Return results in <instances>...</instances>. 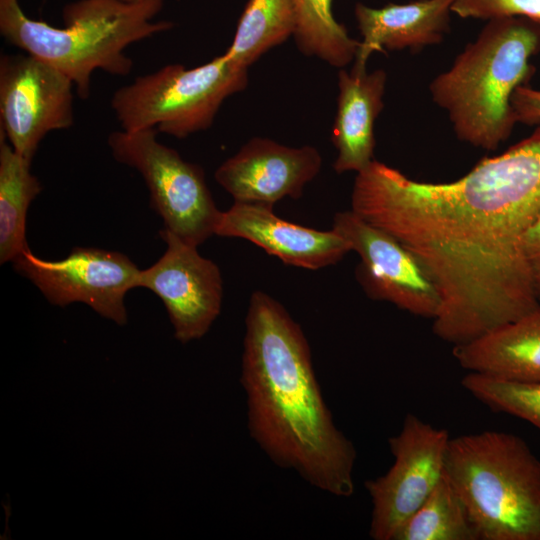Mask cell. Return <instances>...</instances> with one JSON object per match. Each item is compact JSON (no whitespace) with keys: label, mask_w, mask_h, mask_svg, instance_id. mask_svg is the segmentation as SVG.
<instances>
[{"label":"cell","mask_w":540,"mask_h":540,"mask_svg":"<svg viewBox=\"0 0 540 540\" xmlns=\"http://www.w3.org/2000/svg\"><path fill=\"white\" fill-rule=\"evenodd\" d=\"M351 210L419 259L440 297L433 333L454 346L540 305L525 237L540 216V127L447 183L410 179L373 160Z\"/></svg>","instance_id":"obj_1"},{"label":"cell","mask_w":540,"mask_h":540,"mask_svg":"<svg viewBox=\"0 0 540 540\" xmlns=\"http://www.w3.org/2000/svg\"><path fill=\"white\" fill-rule=\"evenodd\" d=\"M240 381L249 434L266 456L323 492L352 496L356 449L326 405L301 326L263 291L250 296Z\"/></svg>","instance_id":"obj_2"},{"label":"cell","mask_w":540,"mask_h":540,"mask_svg":"<svg viewBox=\"0 0 540 540\" xmlns=\"http://www.w3.org/2000/svg\"><path fill=\"white\" fill-rule=\"evenodd\" d=\"M163 0H76L62 9L63 27L30 18L19 0H0V33L12 46L54 66L74 84L81 99L91 93L96 70L126 76L131 44L165 32L170 21H154Z\"/></svg>","instance_id":"obj_3"},{"label":"cell","mask_w":540,"mask_h":540,"mask_svg":"<svg viewBox=\"0 0 540 540\" xmlns=\"http://www.w3.org/2000/svg\"><path fill=\"white\" fill-rule=\"evenodd\" d=\"M540 52V21L526 17L489 20L475 42L430 84L433 100L448 112L464 142L495 150L516 123L511 97L534 72Z\"/></svg>","instance_id":"obj_4"},{"label":"cell","mask_w":540,"mask_h":540,"mask_svg":"<svg viewBox=\"0 0 540 540\" xmlns=\"http://www.w3.org/2000/svg\"><path fill=\"white\" fill-rule=\"evenodd\" d=\"M445 474L479 540H540V460L521 437L483 431L450 438Z\"/></svg>","instance_id":"obj_5"},{"label":"cell","mask_w":540,"mask_h":540,"mask_svg":"<svg viewBox=\"0 0 540 540\" xmlns=\"http://www.w3.org/2000/svg\"><path fill=\"white\" fill-rule=\"evenodd\" d=\"M248 68L225 54L186 68L169 64L117 89L111 107L122 130L157 129L178 139L208 129L229 96L245 89Z\"/></svg>","instance_id":"obj_6"},{"label":"cell","mask_w":540,"mask_h":540,"mask_svg":"<svg viewBox=\"0 0 540 540\" xmlns=\"http://www.w3.org/2000/svg\"><path fill=\"white\" fill-rule=\"evenodd\" d=\"M157 130L114 131L108 146L116 161L136 169L150 193V204L164 228L198 247L215 234L221 211L203 169L157 140Z\"/></svg>","instance_id":"obj_7"},{"label":"cell","mask_w":540,"mask_h":540,"mask_svg":"<svg viewBox=\"0 0 540 540\" xmlns=\"http://www.w3.org/2000/svg\"><path fill=\"white\" fill-rule=\"evenodd\" d=\"M449 440L445 429L414 414L405 416L399 434L388 439L393 465L384 475L365 482L372 502V539L393 540L434 490L445 474Z\"/></svg>","instance_id":"obj_8"},{"label":"cell","mask_w":540,"mask_h":540,"mask_svg":"<svg viewBox=\"0 0 540 540\" xmlns=\"http://www.w3.org/2000/svg\"><path fill=\"white\" fill-rule=\"evenodd\" d=\"M73 82L54 66L27 53L0 57V136L32 161L51 131L74 123Z\"/></svg>","instance_id":"obj_9"},{"label":"cell","mask_w":540,"mask_h":540,"mask_svg":"<svg viewBox=\"0 0 540 540\" xmlns=\"http://www.w3.org/2000/svg\"><path fill=\"white\" fill-rule=\"evenodd\" d=\"M12 264L51 304L84 303L119 325L127 322L124 299L138 287L141 271L125 254L89 247H75L57 261L42 259L28 247Z\"/></svg>","instance_id":"obj_10"},{"label":"cell","mask_w":540,"mask_h":540,"mask_svg":"<svg viewBox=\"0 0 540 540\" xmlns=\"http://www.w3.org/2000/svg\"><path fill=\"white\" fill-rule=\"evenodd\" d=\"M332 229L342 235L361 261L355 275L365 294L413 315L434 319L439 293L413 252L392 235L364 221L352 210L338 212Z\"/></svg>","instance_id":"obj_11"},{"label":"cell","mask_w":540,"mask_h":540,"mask_svg":"<svg viewBox=\"0 0 540 540\" xmlns=\"http://www.w3.org/2000/svg\"><path fill=\"white\" fill-rule=\"evenodd\" d=\"M164 254L141 270L138 287L149 289L163 302L181 343L203 337L220 314L223 280L217 264L197 247L163 228Z\"/></svg>","instance_id":"obj_12"},{"label":"cell","mask_w":540,"mask_h":540,"mask_svg":"<svg viewBox=\"0 0 540 540\" xmlns=\"http://www.w3.org/2000/svg\"><path fill=\"white\" fill-rule=\"evenodd\" d=\"M321 166L322 157L313 146L289 147L258 137L224 161L215 179L234 201L273 206L285 197H302Z\"/></svg>","instance_id":"obj_13"},{"label":"cell","mask_w":540,"mask_h":540,"mask_svg":"<svg viewBox=\"0 0 540 540\" xmlns=\"http://www.w3.org/2000/svg\"><path fill=\"white\" fill-rule=\"evenodd\" d=\"M215 235L241 238L262 248L284 264L319 270L341 261L351 251L334 229L323 231L281 219L273 206L237 202L221 211Z\"/></svg>","instance_id":"obj_14"},{"label":"cell","mask_w":540,"mask_h":540,"mask_svg":"<svg viewBox=\"0 0 540 540\" xmlns=\"http://www.w3.org/2000/svg\"><path fill=\"white\" fill-rule=\"evenodd\" d=\"M453 2L418 0L389 3L382 8L357 3L355 17L362 41L352 69L366 70L369 56L376 51L415 49L441 42L449 27Z\"/></svg>","instance_id":"obj_15"},{"label":"cell","mask_w":540,"mask_h":540,"mask_svg":"<svg viewBox=\"0 0 540 540\" xmlns=\"http://www.w3.org/2000/svg\"><path fill=\"white\" fill-rule=\"evenodd\" d=\"M386 73L352 69L338 73L337 112L331 141L337 149L334 170L360 172L374 159V123L383 109Z\"/></svg>","instance_id":"obj_16"},{"label":"cell","mask_w":540,"mask_h":540,"mask_svg":"<svg viewBox=\"0 0 540 540\" xmlns=\"http://www.w3.org/2000/svg\"><path fill=\"white\" fill-rule=\"evenodd\" d=\"M453 355L470 372L517 382H540V305L470 342Z\"/></svg>","instance_id":"obj_17"},{"label":"cell","mask_w":540,"mask_h":540,"mask_svg":"<svg viewBox=\"0 0 540 540\" xmlns=\"http://www.w3.org/2000/svg\"><path fill=\"white\" fill-rule=\"evenodd\" d=\"M31 161L19 155L0 136V263L12 262L28 248L26 217L31 202L41 192L31 173Z\"/></svg>","instance_id":"obj_18"},{"label":"cell","mask_w":540,"mask_h":540,"mask_svg":"<svg viewBox=\"0 0 540 540\" xmlns=\"http://www.w3.org/2000/svg\"><path fill=\"white\" fill-rule=\"evenodd\" d=\"M295 29L294 0H249L224 54L248 68L269 49L293 36Z\"/></svg>","instance_id":"obj_19"},{"label":"cell","mask_w":540,"mask_h":540,"mask_svg":"<svg viewBox=\"0 0 540 540\" xmlns=\"http://www.w3.org/2000/svg\"><path fill=\"white\" fill-rule=\"evenodd\" d=\"M393 540H479V537L462 499L444 474Z\"/></svg>","instance_id":"obj_20"},{"label":"cell","mask_w":540,"mask_h":540,"mask_svg":"<svg viewBox=\"0 0 540 540\" xmlns=\"http://www.w3.org/2000/svg\"><path fill=\"white\" fill-rule=\"evenodd\" d=\"M299 51L344 68L355 59L359 42L351 38L332 13V0H294Z\"/></svg>","instance_id":"obj_21"},{"label":"cell","mask_w":540,"mask_h":540,"mask_svg":"<svg viewBox=\"0 0 540 540\" xmlns=\"http://www.w3.org/2000/svg\"><path fill=\"white\" fill-rule=\"evenodd\" d=\"M462 386L496 412L521 418L540 430V382H517L470 372Z\"/></svg>","instance_id":"obj_22"},{"label":"cell","mask_w":540,"mask_h":540,"mask_svg":"<svg viewBox=\"0 0 540 540\" xmlns=\"http://www.w3.org/2000/svg\"><path fill=\"white\" fill-rule=\"evenodd\" d=\"M451 10L462 18L526 17L540 21V0H454Z\"/></svg>","instance_id":"obj_23"},{"label":"cell","mask_w":540,"mask_h":540,"mask_svg":"<svg viewBox=\"0 0 540 540\" xmlns=\"http://www.w3.org/2000/svg\"><path fill=\"white\" fill-rule=\"evenodd\" d=\"M511 107L516 122L532 125L540 123V90L521 85L511 97Z\"/></svg>","instance_id":"obj_24"},{"label":"cell","mask_w":540,"mask_h":540,"mask_svg":"<svg viewBox=\"0 0 540 540\" xmlns=\"http://www.w3.org/2000/svg\"><path fill=\"white\" fill-rule=\"evenodd\" d=\"M525 253L530 266L536 295L540 302V216L526 234Z\"/></svg>","instance_id":"obj_25"},{"label":"cell","mask_w":540,"mask_h":540,"mask_svg":"<svg viewBox=\"0 0 540 540\" xmlns=\"http://www.w3.org/2000/svg\"><path fill=\"white\" fill-rule=\"evenodd\" d=\"M125 1L136 2V1H141V0H125Z\"/></svg>","instance_id":"obj_26"}]
</instances>
